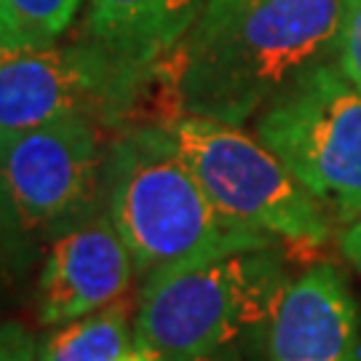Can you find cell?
Returning <instances> with one entry per match:
<instances>
[{"mask_svg": "<svg viewBox=\"0 0 361 361\" xmlns=\"http://www.w3.org/2000/svg\"><path fill=\"white\" fill-rule=\"evenodd\" d=\"M83 0H0V54L46 49L67 32Z\"/></svg>", "mask_w": 361, "mask_h": 361, "instance_id": "cell-12", "label": "cell"}, {"mask_svg": "<svg viewBox=\"0 0 361 361\" xmlns=\"http://www.w3.org/2000/svg\"><path fill=\"white\" fill-rule=\"evenodd\" d=\"M337 65L361 89V0H345Z\"/></svg>", "mask_w": 361, "mask_h": 361, "instance_id": "cell-13", "label": "cell"}, {"mask_svg": "<svg viewBox=\"0 0 361 361\" xmlns=\"http://www.w3.org/2000/svg\"><path fill=\"white\" fill-rule=\"evenodd\" d=\"M134 276L129 249L99 207L46 249L38 279V322L59 326L89 316L126 295Z\"/></svg>", "mask_w": 361, "mask_h": 361, "instance_id": "cell-8", "label": "cell"}, {"mask_svg": "<svg viewBox=\"0 0 361 361\" xmlns=\"http://www.w3.org/2000/svg\"><path fill=\"white\" fill-rule=\"evenodd\" d=\"M356 305L343 273L316 265L284 289L268 332V361H356Z\"/></svg>", "mask_w": 361, "mask_h": 361, "instance_id": "cell-9", "label": "cell"}, {"mask_svg": "<svg viewBox=\"0 0 361 361\" xmlns=\"http://www.w3.org/2000/svg\"><path fill=\"white\" fill-rule=\"evenodd\" d=\"M343 13L345 0H207L174 75L182 113L244 126L337 62Z\"/></svg>", "mask_w": 361, "mask_h": 361, "instance_id": "cell-1", "label": "cell"}, {"mask_svg": "<svg viewBox=\"0 0 361 361\" xmlns=\"http://www.w3.org/2000/svg\"><path fill=\"white\" fill-rule=\"evenodd\" d=\"M0 361H38L35 340L19 324H0Z\"/></svg>", "mask_w": 361, "mask_h": 361, "instance_id": "cell-14", "label": "cell"}, {"mask_svg": "<svg viewBox=\"0 0 361 361\" xmlns=\"http://www.w3.org/2000/svg\"><path fill=\"white\" fill-rule=\"evenodd\" d=\"M209 198L225 214L292 244L322 246L332 217L257 134L198 116L164 123Z\"/></svg>", "mask_w": 361, "mask_h": 361, "instance_id": "cell-5", "label": "cell"}, {"mask_svg": "<svg viewBox=\"0 0 361 361\" xmlns=\"http://www.w3.org/2000/svg\"><path fill=\"white\" fill-rule=\"evenodd\" d=\"M279 244L166 268L142 281L134 337L158 361H231L271 332L289 286Z\"/></svg>", "mask_w": 361, "mask_h": 361, "instance_id": "cell-3", "label": "cell"}, {"mask_svg": "<svg viewBox=\"0 0 361 361\" xmlns=\"http://www.w3.org/2000/svg\"><path fill=\"white\" fill-rule=\"evenodd\" d=\"M255 134L329 212L361 214V89L337 62L302 75L257 118Z\"/></svg>", "mask_w": 361, "mask_h": 361, "instance_id": "cell-6", "label": "cell"}, {"mask_svg": "<svg viewBox=\"0 0 361 361\" xmlns=\"http://www.w3.org/2000/svg\"><path fill=\"white\" fill-rule=\"evenodd\" d=\"M207 0H89L86 43L142 83L190 35Z\"/></svg>", "mask_w": 361, "mask_h": 361, "instance_id": "cell-10", "label": "cell"}, {"mask_svg": "<svg viewBox=\"0 0 361 361\" xmlns=\"http://www.w3.org/2000/svg\"><path fill=\"white\" fill-rule=\"evenodd\" d=\"M126 361H158V359H153L150 353H145V350L137 348V350H134V353H131V356H129V359H126Z\"/></svg>", "mask_w": 361, "mask_h": 361, "instance_id": "cell-16", "label": "cell"}, {"mask_svg": "<svg viewBox=\"0 0 361 361\" xmlns=\"http://www.w3.org/2000/svg\"><path fill=\"white\" fill-rule=\"evenodd\" d=\"M99 193L142 281L166 268L279 244L209 198L164 123L131 129L113 142Z\"/></svg>", "mask_w": 361, "mask_h": 361, "instance_id": "cell-2", "label": "cell"}, {"mask_svg": "<svg viewBox=\"0 0 361 361\" xmlns=\"http://www.w3.org/2000/svg\"><path fill=\"white\" fill-rule=\"evenodd\" d=\"M356 361H361V353H359V350H356Z\"/></svg>", "mask_w": 361, "mask_h": 361, "instance_id": "cell-17", "label": "cell"}, {"mask_svg": "<svg viewBox=\"0 0 361 361\" xmlns=\"http://www.w3.org/2000/svg\"><path fill=\"white\" fill-rule=\"evenodd\" d=\"M137 350L131 305L116 302L54 326L38 348V361H126Z\"/></svg>", "mask_w": 361, "mask_h": 361, "instance_id": "cell-11", "label": "cell"}, {"mask_svg": "<svg viewBox=\"0 0 361 361\" xmlns=\"http://www.w3.org/2000/svg\"><path fill=\"white\" fill-rule=\"evenodd\" d=\"M102 161L89 118L0 131V246L30 257L97 212Z\"/></svg>", "mask_w": 361, "mask_h": 361, "instance_id": "cell-4", "label": "cell"}, {"mask_svg": "<svg viewBox=\"0 0 361 361\" xmlns=\"http://www.w3.org/2000/svg\"><path fill=\"white\" fill-rule=\"evenodd\" d=\"M142 83L121 73L91 43L0 54V131L62 118L110 121Z\"/></svg>", "mask_w": 361, "mask_h": 361, "instance_id": "cell-7", "label": "cell"}, {"mask_svg": "<svg viewBox=\"0 0 361 361\" xmlns=\"http://www.w3.org/2000/svg\"><path fill=\"white\" fill-rule=\"evenodd\" d=\"M340 249H343V255H345V259H348L350 265H356L361 271V214L353 217V222L343 231V235H340Z\"/></svg>", "mask_w": 361, "mask_h": 361, "instance_id": "cell-15", "label": "cell"}]
</instances>
